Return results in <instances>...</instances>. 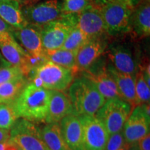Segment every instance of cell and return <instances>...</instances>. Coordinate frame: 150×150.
<instances>
[{
  "label": "cell",
  "instance_id": "obj_1",
  "mask_svg": "<svg viewBox=\"0 0 150 150\" xmlns=\"http://www.w3.org/2000/svg\"><path fill=\"white\" fill-rule=\"evenodd\" d=\"M50 91L27 83L12 105L18 117L30 122H45L50 105Z\"/></svg>",
  "mask_w": 150,
  "mask_h": 150
},
{
  "label": "cell",
  "instance_id": "obj_2",
  "mask_svg": "<svg viewBox=\"0 0 150 150\" xmlns=\"http://www.w3.org/2000/svg\"><path fill=\"white\" fill-rule=\"evenodd\" d=\"M72 114L76 116L95 115L106 102L96 85L83 74L75 79L69 88Z\"/></svg>",
  "mask_w": 150,
  "mask_h": 150
},
{
  "label": "cell",
  "instance_id": "obj_3",
  "mask_svg": "<svg viewBox=\"0 0 150 150\" xmlns=\"http://www.w3.org/2000/svg\"><path fill=\"white\" fill-rule=\"evenodd\" d=\"M35 86L50 91L63 92L70 88L74 79V71L47 61L33 71Z\"/></svg>",
  "mask_w": 150,
  "mask_h": 150
},
{
  "label": "cell",
  "instance_id": "obj_4",
  "mask_svg": "<svg viewBox=\"0 0 150 150\" xmlns=\"http://www.w3.org/2000/svg\"><path fill=\"white\" fill-rule=\"evenodd\" d=\"M99 7L108 34L117 35L130 31L131 16L134 8L127 0H108Z\"/></svg>",
  "mask_w": 150,
  "mask_h": 150
},
{
  "label": "cell",
  "instance_id": "obj_5",
  "mask_svg": "<svg viewBox=\"0 0 150 150\" xmlns=\"http://www.w3.org/2000/svg\"><path fill=\"white\" fill-rule=\"evenodd\" d=\"M78 15H63L59 20L42 27H38L45 52L62 47L67 35L77 24Z\"/></svg>",
  "mask_w": 150,
  "mask_h": 150
},
{
  "label": "cell",
  "instance_id": "obj_6",
  "mask_svg": "<svg viewBox=\"0 0 150 150\" xmlns=\"http://www.w3.org/2000/svg\"><path fill=\"white\" fill-rule=\"evenodd\" d=\"M131 111L128 102L121 98H113L106 100L95 117L103 124L110 135L122 130Z\"/></svg>",
  "mask_w": 150,
  "mask_h": 150
},
{
  "label": "cell",
  "instance_id": "obj_7",
  "mask_svg": "<svg viewBox=\"0 0 150 150\" xmlns=\"http://www.w3.org/2000/svg\"><path fill=\"white\" fill-rule=\"evenodd\" d=\"M10 140L20 150H50L42 139L40 129L23 118H18L11 127Z\"/></svg>",
  "mask_w": 150,
  "mask_h": 150
},
{
  "label": "cell",
  "instance_id": "obj_8",
  "mask_svg": "<svg viewBox=\"0 0 150 150\" xmlns=\"http://www.w3.org/2000/svg\"><path fill=\"white\" fill-rule=\"evenodd\" d=\"M21 11L27 24L38 28L55 22L63 16L62 2L59 0H45L23 6Z\"/></svg>",
  "mask_w": 150,
  "mask_h": 150
},
{
  "label": "cell",
  "instance_id": "obj_9",
  "mask_svg": "<svg viewBox=\"0 0 150 150\" xmlns=\"http://www.w3.org/2000/svg\"><path fill=\"white\" fill-rule=\"evenodd\" d=\"M149 104L138 105L133 109L122 130L127 143H136L149 134Z\"/></svg>",
  "mask_w": 150,
  "mask_h": 150
},
{
  "label": "cell",
  "instance_id": "obj_10",
  "mask_svg": "<svg viewBox=\"0 0 150 150\" xmlns=\"http://www.w3.org/2000/svg\"><path fill=\"white\" fill-rule=\"evenodd\" d=\"M0 52L9 64L18 67L24 76L31 72L29 66V55L14 38L12 33L5 32L0 34Z\"/></svg>",
  "mask_w": 150,
  "mask_h": 150
},
{
  "label": "cell",
  "instance_id": "obj_11",
  "mask_svg": "<svg viewBox=\"0 0 150 150\" xmlns=\"http://www.w3.org/2000/svg\"><path fill=\"white\" fill-rule=\"evenodd\" d=\"M83 127L85 150H104L109 134L95 115L79 116Z\"/></svg>",
  "mask_w": 150,
  "mask_h": 150
},
{
  "label": "cell",
  "instance_id": "obj_12",
  "mask_svg": "<svg viewBox=\"0 0 150 150\" xmlns=\"http://www.w3.org/2000/svg\"><path fill=\"white\" fill-rule=\"evenodd\" d=\"M76 27L89 39L103 36L107 33L99 6L91 4L79 13Z\"/></svg>",
  "mask_w": 150,
  "mask_h": 150
},
{
  "label": "cell",
  "instance_id": "obj_13",
  "mask_svg": "<svg viewBox=\"0 0 150 150\" xmlns=\"http://www.w3.org/2000/svg\"><path fill=\"white\" fill-rule=\"evenodd\" d=\"M107 48L105 35L90 39L76 52L75 73L84 72L99 60Z\"/></svg>",
  "mask_w": 150,
  "mask_h": 150
},
{
  "label": "cell",
  "instance_id": "obj_14",
  "mask_svg": "<svg viewBox=\"0 0 150 150\" xmlns=\"http://www.w3.org/2000/svg\"><path fill=\"white\" fill-rule=\"evenodd\" d=\"M83 74L93 80L99 93L106 100L121 98L115 81L108 71L106 65L103 63L97 65L96 62L87 70L84 71Z\"/></svg>",
  "mask_w": 150,
  "mask_h": 150
},
{
  "label": "cell",
  "instance_id": "obj_15",
  "mask_svg": "<svg viewBox=\"0 0 150 150\" xmlns=\"http://www.w3.org/2000/svg\"><path fill=\"white\" fill-rule=\"evenodd\" d=\"M65 142L70 150H85L83 145V127L79 116L70 114L59 122Z\"/></svg>",
  "mask_w": 150,
  "mask_h": 150
},
{
  "label": "cell",
  "instance_id": "obj_16",
  "mask_svg": "<svg viewBox=\"0 0 150 150\" xmlns=\"http://www.w3.org/2000/svg\"><path fill=\"white\" fill-rule=\"evenodd\" d=\"M12 35L25 49L26 52L33 57H45L40 33L38 27L27 24L21 29H14Z\"/></svg>",
  "mask_w": 150,
  "mask_h": 150
},
{
  "label": "cell",
  "instance_id": "obj_17",
  "mask_svg": "<svg viewBox=\"0 0 150 150\" xmlns=\"http://www.w3.org/2000/svg\"><path fill=\"white\" fill-rule=\"evenodd\" d=\"M108 57L116 70L136 77L138 67L136 59L128 47L122 45L111 46L108 51Z\"/></svg>",
  "mask_w": 150,
  "mask_h": 150
},
{
  "label": "cell",
  "instance_id": "obj_18",
  "mask_svg": "<svg viewBox=\"0 0 150 150\" xmlns=\"http://www.w3.org/2000/svg\"><path fill=\"white\" fill-rule=\"evenodd\" d=\"M136 38H143L150 34L149 0H142L133 9L131 16L130 31Z\"/></svg>",
  "mask_w": 150,
  "mask_h": 150
},
{
  "label": "cell",
  "instance_id": "obj_19",
  "mask_svg": "<svg viewBox=\"0 0 150 150\" xmlns=\"http://www.w3.org/2000/svg\"><path fill=\"white\" fill-rule=\"evenodd\" d=\"M72 114V107L68 95L63 92L50 91L47 123H59L65 116Z\"/></svg>",
  "mask_w": 150,
  "mask_h": 150
},
{
  "label": "cell",
  "instance_id": "obj_20",
  "mask_svg": "<svg viewBox=\"0 0 150 150\" xmlns=\"http://www.w3.org/2000/svg\"><path fill=\"white\" fill-rule=\"evenodd\" d=\"M108 71L115 81L121 98L130 104L131 109L138 106L135 90V77L130 74L118 72L112 65H107Z\"/></svg>",
  "mask_w": 150,
  "mask_h": 150
},
{
  "label": "cell",
  "instance_id": "obj_21",
  "mask_svg": "<svg viewBox=\"0 0 150 150\" xmlns=\"http://www.w3.org/2000/svg\"><path fill=\"white\" fill-rule=\"evenodd\" d=\"M0 18L15 29L27 25L22 16L20 4L16 0L0 1Z\"/></svg>",
  "mask_w": 150,
  "mask_h": 150
},
{
  "label": "cell",
  "instance_id": "obj_22",
  "mask_svg": "<svg viewBox=\"0 0 150 150\" xmlns=\"http://www.w3.org/2000/svg\"><path fill=\"white\" fill-rule=\"evenodd\" d=\"M40 131L42 139L50 150H70L62 136L59 123H48Z\"/></svg>",
  "mask_w": 150,
  "mask_h": 150
},
{
  "label": "cell",
  "instance_id": "obj_23",
  "mask_svg": "<svg viewBox=\"0 0 150 150\" xmlns=\"http://www.w3.org/2000/svg\"><path fill=\"white\" fill-rule=\"evenodd\" d=\"M27 84L25 78L11 81L0 85V104H12Z\"/></svg>",
  "mask_w": 150,
  "mask_h": 150
},
{
  "label": "cell",
  "instance_id": "obj_24",
  "mask_svg": "<svg viewBox=\"0 0 150 150\" xmlns=\"http://www.w3.org/2000/svg\"><path fill=\"white\" fill-rule=\"evenodd\" d=\"M76 52H77L68 51L61 48L53 51L45 52V55L47 61L70 69L75 73Z\"/></svg>",
  "mask_w": 150,
  "mask_h": 150
},
{
  "label": "cell",
  "instance_id": "obj_25",
  "mask_svg": "<svg viewBox=\"0 0 150 150\" xmlns=\"http://www.w3.org/2000/svg\"><path fill=\"white\" fill-rule=\"evenodd\" d=\"M89 40L88 38L76 26L67 35L61 48L68 51L77 52Z\"/></svg>",
  "mask_w": 150,
  "mask_h": 150
},
{
  "label": "cell",
  "instance_id": "obj_26",
  "mask_svg": "<svg viewBox=\"0 0 150 150\" xmlns=\"http://www.w3.org/2000/svg\"><path fill=\"white\" fill-rule=\"evenodd\" d=\"M135 90L138 106L143 104H149V86L147 85L145 80L144 79L142 72L140 69L135 77Z\"/></svg>",
  "mask_w": 150,
  "mask_h": 150
},
{
  "label": "cell",
  "instance_id": "obj_27",
  "mask_svg": "<svg viewBox=\"0 0 150 150\" xmlns=\"http://www.w3.org/2000/svg\"><path fill=\"white\" fill-rule=\"evenodd\" d=\"M18 118L12 104H0V129L10 130Z\"/></svg>",
  "mask_w": 150,
  "mask_h": 150
},
{
  "label": "cell",
  "instance_id": "obj_28",
  "mask_svg": "<svg viewBox=\"0 0 150 150\" xmlns=\"http://www.w3.org/2000/svg\"><path fill=\"white\" fill-rule=\"evenodd\" d=\"M92 0H64L62 3L63 15L79 14L89 5Z\"/></svg>",
  "mask_w": 150,
  "mask_h": 150
},
{
  "label": "cell",
  "instance_id": "obj_29",
  "mask_svg": "<svg viewBox=\"0 0 150 150\" xmlns=\"http://www.w3.org/2000/svg\"><path fill=\"white\" fill-rule=\"evenodd\" d=\"M24 76L22 70L18 67L9 65L8 66L0 67V85Z\"/></svg>",
  "mask_w": 150,
  "mask_h": 150
},
{
  "label": "cell",
  "instance_id": "obj_30",
  "mask_svg": "<svg viewBox=\"0 0 150 150\" xmlns=\"http://www.w3.org/2000/svg\"><path fill=\"white\" fill-rule=\"evenodd\" d=\"M127 143L122 131H119L109 135L104 150H118L124 147Z\"/></svg>",
  "mask_w": 150,
  "mask_h": 150
},
{
  "label": "cell",
  "instance_id": "obj_31",
  "mask_svg": "<svg viewBox=\"0 0 150 150\" xmlns=\"http://www.w3.org/2000/svg\"><path fill=\"white\" fill-rule=\"evenodd\" d=\"M131 150H150V134H147L136 143L131 144Z\"/></svg>",
  "mask_w": 150,
  "mask_h": 150
},
{
  "label": "cell",
  "instance_id": "obj_32",
  "mask_svg": "<svg viewBox=\"0 0 150 150\" xmlns=\"http://www.w3.org/2000/svg\"><path fill=\"white\" fill-rule=\"evenodd\" d=\"M0 150H20L15 142L8 140L0 142Z\"/></svg>",
  "mask_w": 150,
  "mask_h": 150
},
{
  "label": "cell",
  "instance_id": "obj_33",
  "mask_svg": "<svg viewBox=\"0 0 150 150\" xmlns=\"http://www.w3.org/2000/svg\"><path fill=\"white\" fill-rule=\"evenodd\" d=\"M14 29V28H13L11 26L7 24L6 22H5L2 19L0 18V34L5 32L12 33Z\"/></svg>",
  "mask_w": 150,
  "mask_h": 150
},
{
  "label": "cell",
  "instance_id": "obj_34",
  "mask_svg": "<svg viewBox=\"0 0 150 150\" xmlns=\"http://www.w3.org/2000/svg\"><path fill=\"white\" fill-rule=\"evenodd\" d=\"M10 138V130L0 129V142L6 141Z\"/></svg>",
  "mask_w": 150,
  "mask_h": 150
},
{
  "label": "cell",
  "instance_id": "obj_35",
  "mask_svg": "<svg viewBox=\"0 0 150 150\" xmlns=\"http://www.w3.org/2000/svg\"><path fill=\"white\" fill-rule=\"evenodd\" d=\"M20 5L22 6H27L31 5L33 4L37 3L39 0H16Z\"/></svg>",
  "mask_w": 150,
  "mask_h": 150
},
{
  "label": "cell",
  "instance_id": "obj_36",
  "mask_svg": "<svg viewBox=\"0 0 150 150\" xmlns=\"http://www.w3.org/2000/svg\"><path fill=\"white\" fill-rule=\"evenodd\" d=\"M11 65L7 62L6 60L4 59V57L1 55V54L0 53V67H5V66H8V65Z\"/></svg>",
  "mask_w": 150,
  "mask_h": 150
},
{
  "label": "cell",
  "instance_id": "obj_37",
  "mask_svg": "<svg viewBox=\"0 0 150 150\" xmlns=\"http://www.w3.org/2000/svg\"><path fill=\"white\" fill-rule=\"evenodd\" d=\"M127 1H128V2L129 3L131 6L133 8H134L135 7L142 1V0H127Z\"/></svg>",
  "mask_w": 150,
  "mask_h": 150
},
{
  "label": "cell",
  "instance_id": "obj_38",
  "mask_svg": "<svg viewBox=\"0 0 150 150\" xmlns=\"http://www.w3.org/2000/svg\"><path fill=\"white\" fill-rule=\"evenodd\" d=\"M131 144L129 143H127L124 147H122L121 149H118V150H131Z\"/></svg>",
  "mask_w": 150,
  "mask_h": 150
},
{
  "label": "cell",
  "instance_id": "obj_39",
  "mask_svg": "<svg viewBox=\"0 0 150 150\" xmlns=\"http://www.w3.org/2000/svg\"><path fill=\"white\" fill-rule=\"evenodd\" d=\"M94 1H95V2H96L97 4H99V6H101L104 4L108 0H94Z\"/></svg>",
  "mask_w": 150,
  "mask_h": 150
},
{
  "label": "cell",
  "instance_id": "obj_40",
  "mask_svg": "<svg viewBox=\"0 0 150 150\" xmlns=\"http://www.w3.org/2000/svg\"><path fill=\"white\" fill-rule=\"evenodd\" d=\"M4 1V0H0V1Z\"/></svg>",
  "mask_w": 150,
  "mask_h": 150
}]
</instances>
